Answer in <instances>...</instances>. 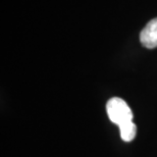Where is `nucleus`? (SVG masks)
<instances>
[{
    "instance_id": "nucleus-1",
    "label": "nucleus",
    "mask_w": 157,
    "mask_h": 157,
    "mask_svg": "<svg viewBox=\"0 0 157 157\" xmlns=\"http://www.w3.org/2000/svg\"><path fill=\"white\" fill-rule=\"evenodd\" d=\"M106 112L108 118L117 125L133 121L134 117L133 111L128 104L119 97H112L108 100L106 103Z\"/></svg>"
},
{
    "instance_id": "nucleus-2",
    "label": "nucleus",
    "mask_w": 157,
    "mask_h": 157,
    "mask_svg": "<svg viewBox=\"0 0 157 157\" xmlns=\"http://www.w3.org/2000/svg\"><path fill=\"white\" fill-rule=\"evenodd\" d=\"M140 42L147 49H154L157 47V17L150 21L141 31Z\"/></svg>"
},
{
    "instance_id": "nucleus-3",
    "label": "nucleus",
    "mask_w": 157,
    "mask_h": 157,
    "mask_svg": "<svg viewBox=\"0 0 157 157\" xmlns=\"http://www.w3.org/2000/svg\"><path fill=\"white\" fill-rule=\"evenodd\" d=\"M121 132V138L124 142H131L137 136V125L133 121H127L124 124L118 125Z\"/></svg>"
}]
</instances>
